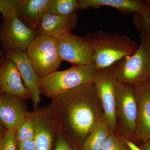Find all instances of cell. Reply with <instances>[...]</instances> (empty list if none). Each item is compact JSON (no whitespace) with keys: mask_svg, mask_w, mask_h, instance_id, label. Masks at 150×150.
Masks as SVG:
<instances>
[{"mask_svg":"<svg viewBox=\"0 0 150 150\" xmlns=\"http://www.w3.org/2000/svg\"><path fill=\"white\" fill-rule=\"evenodd\" d=\"M51 99L60 131L81 149L95 124L105 115L94 84L82 85Z\"/></svg>","mask_w":150,"mask_h":150,"instance_id":"1","label":"cell"},{"mask_svg":"<svg viewBox=\"0 0 150 150\" xmlns=\"http://www.w3.org/2000/svg\"><path fill=\"white\" fill-rule=\"evenodd\" d=\"M90 44L97 70L111 67L119 60L134 54L139 45L129 36L103 30L84 36Z\"/></svg>","mask_w":150,"mask_h":150,"instance_id":"2","label":"cell"},{"mask_svg":"<svg viewBox=\"0 0 150 150\" xmlns=\"http://www.w3.org/2000/svg\"><path fill=\"white\" fill-rule=\"evenodd\" d=\"M116 80L135 86L148 80L150 76V36L140 34L137 51L112 66Z\"/></svg>","mask_w":150,"mask_h":150,"instance_id":"3","label":"cell"},{"mask_svg":"<svg viewBox=\"0 0 150 150\" xmlns=\"http://www.w3.org/2000/svg\"><path fill=\"white\" fill-rule=\"evenodd\" d=\"M95 65L72 66L39 79L40 92L51 98L84 84L93 82L97 71Z\"/></svg>","mask_w":150,"mask_h":150,"instance_id":"4","label":"cell"},{"mask_svg":"<svg viewBox=\"0 0 150 150\" xmlns=\"http://www.w3.org/2000/svg\"><path fill=\"white\" fill-rule=\"evenodd\" d=\"M26 53L39 79L57 71L62 63L57 40L47 35H36Z\"/></svg>","mask_w":150,"mask_h":150,"instance_id":"5","label":"cell"},{"mask_svg":"<svg viewBox=\"0 0 150 150\" xmlns=\"http://www.w3.org/2000/svg\"><path fill=\"white\" fill-rule=\"evenodd\" d=\"M115 111L116 131L126 139L132 141L136 128L137 108L133 86L116 80Z\"/></svg>","mask_w":150,"mask_h":150,"instance_id":"6","label":"cell"},{"mask_svg":"<svg viewBox=\"0 0 150 150\" xmlns=\"http://www.w3.org/2000/svg\"><path fill=\"white\" fill-rule=\"evenodd\" d=\"M28 116L35 127L36 150H54L60 129L51 104L38 107Z\"/></svg>","mask_w":150,"mask_h":150,"instance_id":"7","label":"cell"},{"mask_svg":"<svg viewBox=\"0 0 150 150\" xmlns=\"http://www.w3.org/2000/svg\"><path fill=\"white\" fill-rule=\"evenodd\" d=\"M36 35L35 30L25 26L16 15L2 18L0 23V42L3 54L10 51L26 52Z\"/></svg>","mask_w":150,"mask_h":150,"instance_id":"8","label":"cell"},{"mask_svg":"<svg viewBox=\"0 0 150 150\" xmlns=\"http://www.w3.org/2000/svg\"><path fill=\"white\" fill-rule=\"evenodd\" d=\"M58 50L62 61L73 66L95 64L93 51L84 36L68 33L57 39Z\"/></svg>","mask_w":150,"mask_h":150,"instance_id":"9","label":"cell"},{"mask_svg":"<svg viewBox=\"0 0 150 150\" xmlns=\"http://www.w3.org/2000/svg\"><path fill=\"white\" fill-rule=\"evenodd\" d=\"M116 80L112 66L97 70L93 82L94 84L108 124L113 132H116L115 111Z\"/></svg>","mask_w":150,"mask_h":150,"instance_id":"10","label":"cell"},{"mask_svg":"<svg viewBox=\"0 0 150 150\" xmlns=\"http://www.w3.org/2000/svg\"><path fill=\"white\" fill-rule=\"evenodd\" d=\"M137 113L133 143L144 144L150 140V84L149 81L134 86Z\"/></svg>","mask_w":150,"mask_h":150,"instance_id":"11","label":"cell"},{"mask_svg":"<svg viewBox=\"0 0 150 150\" xmlns=\"http://www.w3.org/2000/svg\"><path fill=\"white\" fill-rule=\"evenodd\" d=\"M24 99L11 94H0V124L6 129L17 130L27 118Z\"/></svg>","mask_w":150,"mask_h":150,"instance_id":"12","label":"cell"},{"mask_svg":"<svg viewBox=\"0 0 150 150\" xmlns=\"http://www.w3.org/2000/svg\"><path fill=\"white\" fill-rule=\"evenodd\" d=\"M15 64L20 74L30 96L34 109L38 107L41 100L39 78L28 57L26 52L10 51L3 54Z\"/></svg>","mask_w":150,"mask_h":150,"instance_id":"13","label":"cell"},{"mask_svg":"<svg viewBox=\"0 0 150 150\" xmlns=\"http://www.w3.org/2000/svg\"><path fill=\"white\" fill-rule=\"evenodd\" d=\"M0 88L2 92L11 94L24 100L30 99L16 65L4 56L0 60Z\"/></svg>","mask_w":150,"mask_h":150,"instance_id":"14","label":"cell"},{"mask_svg":"<svg viewBox=\"0 0 150 150\" xmlns=\"http://www.w3.org/2000/svg\"><path fill=\"white\" fill-rule=\"evenodd\" d=\"M78 17L76 12L66 16L46 14L35 30L36 35H47L57 40L76 28Z\"/></svg>","mask_w":150,"mask_h":150,"instance_id":"15","label":"cell"},{"mask_svg":"<svg viewBox=\"0 0 150 150\" xmlns=\"http://www.w3.org/2000/svg\"><path fill=\"white\" fill-rule=\"evenodd\" d=\"M51 0H18L16 16L28 28L35 30L47 13Z\"/></svg>","mask_w":150,"mask_h":150,"instance_id":"16","label":"cell"},{"mask_svg":"<svg viewBox=\"0 0 150 150\" xmlns=\"http://www.w3.org/2000/svg\"><path fill=\"white\" fill-rule=\"evenodd\" d=\"M103 6L116 9L123 14L141 13L147 7L146 1L140 0H79L78 10L91 8L99 9Z\"/></svg>","mask_w":150,"mask_h":150,"instance_id":"17","label":"cell"},{"mask_svg":"<svg viewBox=\"0 0 150 150\" xmlns=\"http://www.w3.org/2000/svg\"><path fill=\"white\" fill-rule=\"evenodd\" d=\"M111 131L104 115L93 127L84 141L81 150H100Z\"/></svg>","mask_w":150,"mask_h":150,"instance_id":"18","label":"cell"},{"mask_svg":"<svg viewBox=\"0 0 150 150\" xmlns=\"http://www.w3.org/2000/svg\"><path fill=\"white\" fill-rule=\"evenodd\" d=\"M79 0H51L47 13L61 16L69 15L76 12Z\"/></svg>","mask_w":150,"mask_h":150,"instance_id":"19","label":"cell"},{"mask_svg":"<svg viewBox=\"0 0 150 150\" xmlns=\"http://www.w3.org/2000/svg\"><path fill=\"white\" fill-rule=\"evenodd\" d=\"M147 7L142 13L134 14L133 22L141 34L150 36V0L146 1Z\"/></svg>","mask_w":150,"mask_h":150,"instance_id":"20","label":"cell"},{"mask_svg":"<svg viewBox=\"0 0 150 150\" xmlns=\"http://www.w3.org/2000/svg\"><path fill=\"white\" fill-rule=\"evenodd\" d=\"M16 136L18 144L35 139V126L28 115L26 119L17 129Z\"/></svg>","mask_w":150,"mask_h":150,"instance_id":"21","label":"cell"},{"mask_svg":"<svg viewBox=\"0 0 150 150\" xmlns=\"http://www.w3.org/2000/svg\"><path fill=\"white\" fill-rule=\"evenodd\" d=\"M100 150H130V149L123 137L111 131Z\"/></svg>","mask_w":150,"mask_h":150,"instance_id":"22","label":"cell"},{"mask_svg":"<svg viewBox=\"0 0 150 150\" xmlns=\"http://www.w3.org/2000/svg\"><path fill=\"white\" fill-rule=\"evenodd\" d=\"M16 130L6 131L4 135L0 139V150H18Z\"/></svg>","mask_w":150,"mask_h":150,"instance_id":"23","label":"cell"},{"mask_svg":"<svg viewBox=\"0 0 150 150\" xmlns=\"http://www.w3.org/2000/svg\"><path fill=\"white\" fill-rule=\"evenodd\" d=\"M18 0H0V13L2 18L16 15Z\"/></svg>","mask_w":150,"mask_h":150,"instance_id":"24","label":"cell"},{"mask_svg":"<svg viewBox=\"0 0 150 150\" xmlns=\"http://www.w3.org/2000/svg\"><path fill=\"white\" fill-rule=\"evenodd\" d=\"M77 148L65 134L60 131L57 136L54 150H76Z\"/></svg>","mask_w":150,"mask_h":150,"instance_id":"25","label":"cell"},{"mask_svg":"<svg viewBox=\"0 0 150 150\" xmlns=\"http://www.w3.org/2000/svg\"><path fill=\"white\" fill-rule=\"evenodd\" d=\"M18 150H36L35 139L18 144Z\"/></svg>","mask_w":150,"mask_h":150,"instance_id":"26","label":"cell"},{"mask_svg":"<svg viewBox=\"0 0 150 150\" xmlns=\"http://www.w3.org/2000/svg\"><path fill=\"white\" fill-rule=\"evenodd\" d=\"M125 141L130 150H142L139 146L131 141L125 139Z\"/></svg>","mask_w":150,"mask_h":150,"instance_id":"27","label":"cell"},{"mask_svg":"<svg viewBox=\"0 0 150 150\" xmlns=\"http://www.w3.org/2000/svg\"><path fill=\"white\" fill-rule=\"evenodd\" d=\"M142 150H150V140L139 146Z\"/></svg>","mask_w":150,"mask_h":150,"instance_id":"28","label":"cell"},{"mask_svg":"<svg viewBox=\"0 0 150 150\" xmlns=\"http://www.w3.org/2000/svg\"><path fill=\"white\" fill-rule=\"evenodd\" d=\"M6 130L1 124H0V139L2 138L6 133Z\"/></svg>","mask_w":150,"mask_h":150,"instance_id":"29","label":"cell"},{"mask_svg":"<svg viewBox=\"0 0 150 150\" xmlns=\"http://www.w3.org/2000/svg\"><path fill=\"white\" fill-rule=\"evenodd\" d=\"M2 55H3L2 51L1 49H0V60H1V58L2 57Z\"/></svg>","mask_w":150,"mask_h":150,"instance_id":"30","label":"cell"},{"mask_svg":"<svg viewBox=\"0 0 150 150\" xmlns=\"http://www.w3.org/2000/svg\"><path fill=\"white\" fill-rule=\"evenodd\" d=\"M148 81H149V83L150 84V76L149 77V79H148Z\"/></svg>","mask_w":150,"mask_h":150,"instance_id":"31","label":"cell"},{"mask_svg":"<svg viewBox=\"0 0 150 150\" xmlns=\"http://www.w3.org/2000/svg\"><path fill=\"white\" fill-rule=\"evenodd\" d=\"M2 93V91L1 89V88H0V94Z\"/></svg>","mask_w":150,"mask_h":150,"instance_id":"32","label":"cell"},{"mask_svg":"<svg viewBox=\"0 0 150 150\" xmlns=\"http://www.w3.org/2000/svg\"></svg>","mask_w":150,"mask_h":150,"instance_id":"33","label":"cell"}]
</instances>
